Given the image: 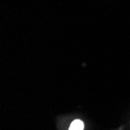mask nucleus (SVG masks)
I'll list each match as a JSON object with an SVG mask.
<instances>
[{
	"label": "nucleus",
	"mask_w": 130,
	"mask_h": 130,
	"mask_svg": "<svg viewBox=\"0 0 130 130\" xmlns=\"http://www.w3.org/2000/svg\"><path fill=\"white\" fill-rule=\"evenodd\" d=\"M84 124L81 120L76 119L71 123L69 130H84Z\"/></svg>",
	"instance_id": "1"
}]
</instances>
